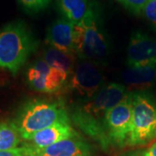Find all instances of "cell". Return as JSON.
I'll use <instances>...</instances> for the list:
<instances>
[{"label":"cell","instance_id":"22","mask_svg":"<svg viewBox=\"0 0 156 156\" xmlns=\"http://www.w3.org/2000/svg\"><path fill=\"white\" fill-rule=\"evenodd\" d=\"M125 156H145L144 155V152H136V153H131L128 154Z\"/></svg>","mask_w":156,"mask_h":156},{"label":"cell","instance_id":"16","mask_svg":"<svg viewBox=\"0 0 156 156\" xmlns=\"http://www.w3.org/2000/svg\"><path fill=\"white\" fill-rule=\"evenodd\" d=\"M22 136L13 122L0 123V151L17 148Z\"/></svg>","mask_w":156,"mask_h":156},{"label":"cell","instance_id":"10","mask_svg":"<svg viewBox=\"0 0 156 156\" xmlns=\"http://www.w3.org/2000/svg\"><path fill=\"white\" fill-rule=\"evenodd\" d=\"M76 135L77 134L69 122H57L34 133L23 140H25V147L32 149H42L60 140L72 138Z\"/></svg>","mask_w":156,"mask_h":156},{"label":"cell","instance_id":"9","mask_svg":"<svg viewBox=\"0 0 156 156\" xmlns=\"http://www.w3.org/2000/svg\"><path fill=\"white\" fill-rule=\"evenodd\" d=\"M127 62L129 67L155 65L156 40L141 31H134L129 40Z\"/></svg>","mask_w":156,"mask_h":156},{"label":"cell","instance_id":"23","mask_svg":"<svg viewBox=\"0 0 156 156\" xmlns=\"http://www.w3.org/2000/svg\"><path fill=\"white\" fill-rule=\"evenodd\" d=\"M31 149H32V148H31ZM30 156H39V155H37V154H34L33 153H32V154H31V155H30Z\"/></svg>","mask_w":156,"mask_h":156},{"label":"cell","instance_id":"6","mask_svg":"<svg viewBox=\"0 0 156 156\" xmlns=\"http://www.w3.org/2000/svg\"><path fill=\"white\" fill-rule=\"evenodd\" d=\"M126 87L121 83H111L103 86L93 99L85 105L76 108L85 115L104 125L106 114L122 101L128 94Z\"/></svg>","mask_w":156,"mask_h":156},{"label":"cell","instance_id":"11","mask_svg":"<svg viewBox=\"0 0 156 156\" xmlns=\"http://www.w3.org/2000/svg\"><path fill=\"white\" fill-rule=\"evenodd\" d=\"M74 25L73 23L69 22L64 17L56 20L47 30L45 39L46 44L51 48L76 56L73 37Z\"/></svg>","mask_w":156,"mask_h":156},{"label":"cell","instance_id":"14","mask_svg":"<svg viewBox=\"0 0 156 156\" xmlns=\"http://www.w3.org/2000/svg\"><path fill=\"white\" fill-rule=\"evenodd\" d=\"M75 56L54 48L45 50L44 53V60L50 67L62 73L66 76L72 75L75 67Z\"/></svg>","mask_w":156,"mask_h":156},{"label":"cell","instance_id":"17","mask_svg":"<svg viewBox=\"0 0 156 156\" xmlns=\"http://www.w3.org/2000/svg\"><path fill=\"white\" fill-rule=\"evenodd\" d=\"M23 8L31 13H37L46 9L51 0H18Z\"/></svg>","mask_w":156,"mask_h":156},{"label":"cell","instance_id":"13","mask_svg":"<svg viewBox=\"0 0 156 156\" xmlns=\"http://www.w3.org/2000/svg\"><path fill=\"white\" fill-rule=\"evenodd\" d=\"M125 83L137 91H145L156 81V64L142 67H128L122 73Z\"/></svg>","mask_w":156,"mask_h":156},{"label":"cell","instance_id":"5","mask_svg":"<svg viewBox=\"0 0 156 156\" xmlns=\"http://www.w3.org/2000/svg\"><path fill=\"white\" fill-rule=\"evenodd\" d=\"M132 93H128L116 106L106 114L104 126L110 142L123 147L127 146L131 127Z\"/></svg>","mask_w":156,"mask_h":156},{"label":"cell","instance_id":"7","mask_svg":"<svg viewBox=\"0 0 156 156\" xmlns=\"http://www.w3.org/2000/svg\"><path fill=\"white\" fill-rule=\"evenodd\" d=\"M103 77L91 62H80L72 73L69 88L80 98L90 101L102 88Z\"/></svg>","mask_w":156,"mask_h":156},{"label":"cell","instance_id":"19","mask_svg":"<svg viewBox=\"0 0 156 156\" xmlns=\"http://www.w3.org/2000/svg\"><path fill=\"white\" fill-rule=\"evenodd\" d=\"M143 11L147 19L156 30V0H147Z\"/></svg>","mask_w":156,"mask_h":156},{"label":"cell","instance_id":"8","mask_svg":"<svg viewBox=\"0 0 156 156\" xmlns=\"http://www.w3.org/2000/svg\"><path fill=\"white\" fill-rule=\"evenodd\" d=\"M66 79L65 75L50 67L44 59L36 62L27 72L30 86L36 91L46 94L57 92Z\"/></svg>","mask_w":156,"mask_h":156},{"label":"cell","instance_id":"2","mask_svg":"<svg viewBox=\"0 0 156 156\" xmlns=\"http://www.w3.org/2000/svg\"><path fill=\"white\" fill-rule=\"evenodd\" d=\"M13 122L23 140L57 122H69V118L61 101L33 100L23 107Z\"/></svg>","mask_w":156,"mask_h":156},{"label":"cell","instance_id":"15","mask_svg":"<svg viewBox=\"0 0 156 156\" xmlns=\"http://www.w3.org/2000/svg\"><path fill=\"white\" fill-rule=\"evenodd\" d=\"M56 4L63 17L74 24L80 22L90 8L88 0H56Z\"/></svg>","mask_w":156,"mask_h":156},{"label":"cell","instance_id":"21","mask_svg":"<svg viewBox=\"0 0 156 156\" xmlns=\"http://www.w3.org/2000/svg\"><path fill=\"white\" fill-rule=\"evenodd\" d=\"M145 156H156V141L147 150L144 152Z\"/></svg>","mask_w":156,"mask_h":156},{"label":"cell","instance_id":"4","mask_svg":"<svg viewBox=\"0 0 156 156\" xmlns=\"http://www.w3.org/2000/svg\"><path fill=\"white\" fill-rule=\"evenodd\" d=\"M131 127L127 146H145L156 139V99L147 91L132 93Z\"/></svg>","mask_w":156,"mask_h":156},{"label":"cell","instance_id":"12","mask_svg":"<svg viewBox=\"0 0 156 156\" xmlns=\"http://www.w3.org/2000/svg\"><path fill=\"white\" fill-rule=\"evenodd\" d=\"M32 153L39 156H89L90 147L76 135L42 149H32Z\"/></svg>","mask_w":156,"mask_h":156},{"label":"cell","instance_id":"1","mask_svg":"<svg viewBox=\"0 0 156 156\" xmlns=\"http://www.w3.org/2000/svg\"><path fill=\"white\" fill-rule=\"evenodd\" d=\"M37 45L23 21L8 23L0 30V67L17 74Z\"/></svg>","mask_w":156,"mask_h":156},{"label":"cell","instance_id":"20","mask_svg":"<svg viewBox=\"0 0 156 156\" xmlns=\"http://www.w3.org/2000/svg\"><path fill=\"white\" fill-rule=\"evenodd\" d=\"M32 154V149L28 147H21L8 151H0V156H30Z\"/></svg>","mask_w":156,"mask_h":156},{"label":"cell","instance_id":"3","mask_svg":"<svg viewBox=\"0 0 156 156\" xmlns=\"http://www.w3.org/2000/svg\"><path fill=\"white\" fill-rule=\"evenodd\" d=\"M73 37L76 56L85 61H100L108 55V44L106 36L92 7L85 17L74 25Z\"/></svg>","mask_w":156,"mask_h":156},{"label":"cell","instance_id":"18","mask_svg":"<svg viewBox=\"0 0 156 156\" xmlns=\"http://www.w3.org/2000/svg\"><path fill=\"white\" fill-rule=\"evenodd\" d=\"M127 10L135 15H140L147 0H116Z\"/></svg>","mask_w":156,"mask_h":156}]
</instances>
